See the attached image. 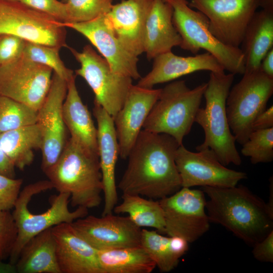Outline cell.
Instances as JSON below:
<instances>
[{
    "label": "cell",
    "instance_id": "9c48e42d",
    "mask_svg": "<svg viewBox=\"0 0 273 273\" xmlns=\"http://www.w3.org/2000/svg\"><path fill=\"white\" fill-rule=\"evenodd\" d=\"M0 34L60 49L68 47L63 22L20 1L0 0Z\"/></svg>",
    "mask_w": 273,
    "mask_h": 273
},
{
    "label": "cell",
    "instance_id": "9a60e30c",
    "mask_svg": "<svg viewBox=\"0 0 273 273\" xmlns=\"http://www.w3.org/2000/svg\"><path fill=\"white\" fill-rule=\"evenodd\" d=\"M67 90V81L54 72L47 95L37 111L36 123L42 138L41 168L43 172L56 163L68 140L63 116Z\"/></svg>",
    "mask_w": 273,
    "mask_h": 273
},
{
    "label": "cell",
    "instance_id": "e0dca14e",
    "mask_svg": "<svg viewBox=\"0 0 273 273\" xmlns=\"http://www.w3.org/2000/svg\"><path fill=\"white\" fill-rule=\"evenodd\" d=\"M64 25L88 40L108 62L113 72L132 79L141 78L138 68V57L129 54L122 46L106 14L89 21L64 23Z\"/></svg>",
    "mask_w": 273,
    "mask_h": 273
},
{
    "label": "cell",
    "instance_id": "8fae6325",
    "mask_svg": "<svg viewBox=\"0 0 273 273\" xmlns=\"http://www.w3.org/2000/svg\"><path fill=\"white\" fill-rule=\"evenodd\" d=\"M205 194L202 190L181 187L174 194L160 199L163 209L165 234L193 243L209 229L206 211Z\"/></svg>",
    "mask_w": 273,
    "mask_h": 273
},
{
    "label": "cell",
    "instance_id": "f35d334b",
    "mask_svg": "<svg viewBox=\"0 0 273 273\" xmlns=\"http://www.w3.org/2000/svg\"><path fill=\"white\" fill-rule=\"evenodd\" d=\"M252 254L259 261L273 262V230L263 240L253 245Z\"/></svg>",
    "mask_w": 273,
    "mask_h": 273
},
{
    "label": "cell",
    "instance_id": "f546056e",
    "mask_svg": "<svg viewBox=\"0 0 273 273\" xmlns=\"http://www.w3.org/2000/svg\"><path fill=\"white\" fill-rule=\"evenodd\" d=\"M122 199V202L113 209L116 214L127 213L140 228H153L160 233L165 234L164 213L159 201L126 193H123Z\"/></svg>",
    "mask_w": 273,
    "mask_h": 273
},
{
    "label": "cell",
    "instance_id": "7a4b0ae2",
    "mask_svg": "<svg viewBox=\"0 0 273 273\" xmlns=\"http://www.w3.org/2000/svg\"><path fill=\"white\" fill-rule=\"evenodd\" d=\"M201 190L208 198L206 211L210 221L221 224L246 243L253 246L273 230V211L247 188Z\"/></svg>",
    "mask_w": 273,
    "mask_h": 273
},
{
    "label": "cell",
    "instance_id": "8d00e7d4",
    "mask_svg": "<svg viewBox=\"0 0 273 273\" xmlns=\"http://www.w3.org/2000/svg\"><path fill=\"white\" fill-rule=\"evenodd\" d=\"M26 40L15 35L0 34V66L22 55Z\"/></svg>",
    "mask_w": 273,
    "mask_h": 273
},
{
    "label": "cell",
    "instance_id": "6da1fadb",
    "mask_svg": "<svg viewBox=\"0 0 273 273\" xmlns=\"http://www.w3.org/2000/svg\"><path fill=\"white\" fill-rule=\"evenodd\" d=\"M179 146L168 134L142 130L118 188L123 193L159 200L178 191L182 187L175 154Z\"/></svg>",
    "mask_w": 273,
    "mask_h": 273
},
{
    "label": "cell",
    "instance_id": "7dc6e473",
    "mask_svg": "<svg viewBox=\"0 0 273 273\" xmlns=\"http://www.w3.org/2000/svg\"><path fill=\"white\" fill-rule=\"evenodd\" d=\"M66 1V0H65V1Z\"/></svg>",
    "mask_w": 273,
    "mask_h": 273
},
{
    "label": "cell",
    "instance_id": "d4e9b609",
    "mask_svg": "<svg viewBox=\"0 0 273 273\" xmlns=\"http://www.w3.org/2000/svg\"><path fill=\"white\" fill-rule=\"evenodd\" d=\"M240 45L244 56V73L258 70L263 57L273 48V12L263 9L255 12Z\"/></svg>",
    "mask_w": 273,
    "mask_h": 273
},
{
    "label": "cell",
    "instance_id": "83f0119b",
    "mask_svg": "<svg viewBox=\"0 0 273 273\" xmlns=\"http://www.w3.org/2000/svg\"><path fill=\"white\" fill-rule=\"evenodd\" d=\"M104 273H151L156 267L142 246L97 250Z\"/></svg>",
    "mask_w": 273,
    "mask_h": 273
},
{
    "label": "cell",
    "instance_id": "ee69618b",
    "mask_svg": "<svg viewBox=\"0 0 273 273\" xmlns=\"http://www.w3.org/2000/svg\"><path fill=\"white\" fill-rule=\"evenodd\" d=\"M258 7L273 12V0H257Z\"/></svg>",
    "mask_w": 273,
    "mask_h": 273
},
{
    "label": "cell",
    "instance_id": "f1b7e54d",
    "mask_svg": "<svg viewBox=\"0 0 273 273\" xmlns=\"http://www.w3.org/2000/svg\"><path fill=\"white\" fill-rule=\"evenodd\" d=\"M141 246L162 272H169L188 250L189 243L177 236L165 237L157 231L142 230Z\"/></svg>",
    "mask_w": 273,
    "mask_h": 273
},
{
    "label": "cell",
    "instance_id": "f6af8a7d",
    "mask_svg": "<svg viewBox=\"0 0 273 273\" xmlns=\"http://www.w3.org/2000/svg\"><path fill=\"white\" fill-rule=\"evenodd\" d=\"M272 180L270 181V194H269V199L267 205L269 208L273 211V187H272Z\"/></svg>",
    "mask_w": 273,
    "mask_h": 273
},
{
    "label": "cell",
    "instance_id": "30bf717a",
    "mask_svg": "<svg viewBox=\"0 0 273 273\" xmlns=\"http://www.w3.org/2000/svg\"><path fill=\"white\" fill-rule=\"evenodd\" d=\"M67 48L80 65L75 71V75L85 80L95 95L94 102L114 118L133 85L132 79L113 72L105 59L89 44L80 52L69 46Z\"/></svg>",
    "mask_w": 273,
    "mask_h": 273
},
{
    "label": "cell",
    "instance_id": "277c9868",
    "mask_svg": "<svg viewBox=\"0 0 273 273\" xmlns=\"http://www.w3.org/2000/svg\"><path fill=\"white\" fill-rule=\"evenodd\" d=\"M234 75L224 72H210L203 95L205 107L199 108L195 119L205 135L203 143L196 148L210 149L225 166L231 163L240 165L242 163L226 112V101Z\"/></svg>",
    "mask_w": 273,
    "mask_h": 273
},
{
    "label": "cell",
    "instance_id": "4dcf8cb0",
    "mask_svg": "<svg viewBox=\"0 0 273 273\" xmlns=\"http://www.w3.org/2000/svg\"><path fill=\"white\" fill-rule=\"evenodd\" d=\"M37 111L0 95V133L36 122Z\"/></svg>",
    "mask_w": 273,
    "mask_h": 273
},
{
    "label": "cell",
    "instance_id": "d6a6232c",
    "mask_svg": "<svg viewBox=\"0 0 273 273\" xmlns=\"http://www.w3.org/2000/svg\"><path fill=\"white\" fill-rule=\"evenodd\" d=\"M242 146L241 153L249 157L252 164L271 162L273 160V127L252 131Z\"/></svg>",
    "mask_w": 273,
    "mask_h": 273
},
{
    "label": "cell",
    "instance_id": "2e32d148",
    "mask_svg": "<svg viewBox=\"0 0 273 273\" xmlns=\"http://www.w3.org/2000/svg\"><path fill=\"white\" fill-rule=\"evenodd\" d=\"M71 224L97 250L141 246L142 229L128 216H120L111 213L98 217L87 215Z\"/></svg>",
    "mask_w": 273,
    "mask_h": 273
},
{
    "label": "cell",
    "instance_id": "1f68e13d",
    "mask_svg": "<svg viewBox=\"0 0 273 273\" xmlns=\"http://www.w3.org/2000/svg\"><path fill=\"white\" fill-rule=\"evenodd\" d=\"M58 47L26 41L22 55L27 59L51 68L53 72L67 81L74 74L65 65Z\"/></svg>",
    "mask_w": 273,
    "mask_h": 273
},
{
    "label": "cell",
    "instance_id": "74e56055",
    "mask_svg": "<svg viewBox=\"0 0 273 273\" xmlns=\"http://www.w3.org/2000/svg\"><path fill=\"white\" fill-rule=\"evenodd\" d=\"M20 2L61 22H68V14L65 3L58 0H20Z\"/></svg>",
    "mask_w": 273,
    "mask_h": 273
},
{
    "label": "cell",
    "instance_id": "44dd1931",
    "mask_svg": "<svg viewBox=\"0 0 273 273\" xmlns=\"http://www.w3.org/2000/svg\"><path fill=\"white\" fill-rule=\"evenodd\" d=\"M153 0H121L106 14L123 48L138 57L144 53V34Z\"/></svg>",
    "mask_w": 273,
    "mask_h": 273
},
{
    "label": "cell",
    "instance_id": "7bdbcfd3",
    "mask_svg": "<svg viewBox=\"0 0 273 273\" xmlns=\"http://www.w3.org/2000/svg\"><path fill=\"white\" fill-rule=\"evenodd\" d=\"M17 272L15 264L11 263L5 262L0 259V273H16Z\"/></svg>",
    "mask_w": 273,
    "mask_h": 273
},
{
    "label": "cell",
    "instance_id": "836d02e7",
    "mask_svg": "<svg viewBox=\"0 0 273 273\" xmlns=\"http://www.w3.org/2000/svg\"><path fill=\"white\" fill-rule=\"evenodd\" d=\"M112 2L113 0H66L67 23L87 22L107 14Z\"/></svg>",
    "mask_w": 273,
    "mask_h": 273
},
{
    "label": "cell",
    "instance_id": "484cf974",
    "mask_svg": "<svg viewBox=\"0 0 273 273\" xmlns=\"http://www.w3.org/2000/svg\"><path fill=\"white\" fill-rule=\"evenodd\" d=\"M15 266L18 273H61L52 228L26 242L21 250Z\"/></svg>",
    "mask_w": 273,
    "mask_h": 273
},
{
    "label": "cell",
    "instance_id": "cb8c5ba5",
    "mask_svg": "<svg viewBox=\"0 0 273 273\" xmlns=\"http://www.w3.org/2000/svg\"><path fill=\"white\" fill-rule=\"evenodd\" d=\"M75 76L74 75L67 81V93L63 105L65 124L71 139L85 150L98 155L97 128L80 97Z\"/></svg>",
    "mask_w": 273,
    "mask_h": 273
},
{
    "label": "cell",
    "instance_id": "5bb4252c",
    "mask_svg": "<svg viewBox=\"0 0 273 273\" xmlns=\"http://www.w3.org/2000/svg\"><path fill=\"white\" fill-rule=\"evenodd\" d=\"M190 7L209 20L211 33L222 43L239 47L258 7L257 0H191Z\"/></svg>",
    "mask_w": 273,
    "mask_h": 273
},
{
    "label": "cell",
    "instance_id": "d6986e66",
    "mask_svg": "<svg viewBox=\"0 0 273 273\" xmlns=\"http://www.w3.org/2000/svg\"><path fill=\"white\" fill-rule=\"evenodd\" d=\"M93 114L97 123L98 150L104 195L102 215H105L112 213L118 201L115 174L119 145L114 118L95 102Z\"/></svg>",
    "mask_w": 273,
    "mask_h": 273
},
{
    "label": "cell",
    "instance_id": "e575fe53",
    "mask_svg": "<svg viewBox=\"0 0 273 273\" xmlns=\"http://www.w3.org/2000/svg\"><path fill=\"white\" fill-rule=\"evenodd\" d=\"M18 234L17 228L10 211H0V259L9 258Z\"/></svg>",
    "mask_w": 273,
    "mask_h": 273
},
{
    "label": "cell",
    "instance_id": "7402d4cb",
    "mask_svg": "<svg viewBox=\"0 0 273 273\" xmlns=\"http://www.w3.org/2000/svg\"><path fill=\"white\" fill-rule=\"evenodd\" d=\"M223 72L224 70L217 59L206 52L193 56L181 57L171 51L160 54L153 59L151 70L141 77L136 84L152 88L158 84L167 82L199 71Z\"/></svg>",
    "mask_w": 273,
    "mask_h": 273
},
{
    "label": "cell",
    "instance_id": "4316f807",
    "mask_svg": "<svg viewBox=\"0 0 273 273\" xmlns=\"http://www.w3.org/2000/svg\"><path fill=\"white\" fill-rule=\"evenodd\" d=\"M0 145L15 167L21 170L34 159V150L41 149L42 138L36 123L0 133Z\"/></svg>",
    "mask_w": 273,
    "mask_h": 273
},
{
    "label": "cell",
    "instance_id": "4fadbf2b",
    "mask_svg": "<svg viewBox=\"0 0 273 273\" xmlns=\"http://www.w3.org/2000/svg\"><path fill=\"white\" fill-rule=\"evenodd\" d=\"M196 149L197 152H192L182 144L176 150L175 161L182 187H232L247 178L246 173L223 165L210 149Z\"/></svg>",
    "mask_w": 273,
    "mask_h": 273
},
{
    "label": "cell",
    "instance_id": "b9f144b4",
    "mask_svg": "<svg viewBox=\"0 0 273 273\" xmlns=\"http://www.w3.org/2000/svg\"><path fill=\"white\" fill-rule=\"evenodd\" d=\"M259 69L268 76L273 78V48L262 59Z\"/></svg>",
    "mask_w": 273,
    "mask_h": 273
},
{
    "label": "cell",
    "instance_id": "d590c367",
    "mask_svg": "<svg viewBox=\"0 0 273 273\" xmlns=\"http://www.w3.org/2000/svg\"><path fill=\"white\" fill-rule=\"evenodd\" d=\"M23 179L0 174V211L14 208L20 192Z\"/></svg>",
    "mask_w": 273,
    "mask_h": 273
},
{
    "label": "cell",
    "instance_id": "5b68a950",
    "mask_svg": "<svg viewBox=\"0 0 273 273\" xmlns=\"http://www.w3.org/2000/svg\"><path fill=\"white\" fill-rule=\"evenodd\" d=\"M207 83L190 89L184 80H176L161 88L144 125V130L168 134L183 144L201 103Z\"/></svg>",
    "mask_w": 273,
    "mask_h": 273
},
{
    "label": "cell",
    "instance_id": "bcb514c9",
    "mask_svg": "<svg viewBox=\"0 0 273 273\" xmlns=\"http://www.w3.org/2000/svg\"><path fill=\"white\" fill-rule=\"evenodd\" d=\"M8 1H20V0H8Z\"/></svg>",
    "mask_w": 273,
    "mask_h": 273
},
{
    "label": "cell",
    "instance_id": "ac0fdd59",
    "mask_svg": "<svg viewBox=\"0 0 273 273\" xmlns=\"http://www.w3.org/2000/svg\"><path fill=\"white\" fill-rule=\"evenodd\" d=\"M161 89L137 85L130 87L122 107L114 117L121 158H127Z\"/></svg>",
    "mask_w": 273,
    "mask_h": 273
},
{
    "label": "cell",
    "instance_id": "7c38bea8",
    "mask_svg": "<svg viewBox=\"0 0 273 273\" xmlns=\"http://www.w3.org/2000/svg\"><path fill=\"white\" fill-rule=\"evenodd\" d=\"M53 70L22 55L0 66V95L37 111L50 89Z\"/></svg>",
    "mask_w": 273,
    "mask_h": 273
},
{
    "label": "cell",
    "instance_id": "8992f818",
    "mask_svg": "<svg viewBox=\"0 0 273 273\" xmlns=\"http://www.w3.org/2000/svg\"><path fill=\"white\" fill-rule=\"evenodd\" d=\"M53 189L49 180H39L26 186L20 192L12 215L18 234L9 257V262L15 264L21 249L26 242L39 233L62 223H72L88 214V209L77 207L71 211L68 207L70 194L59 193L50 198L51 207L41 213H32L28 205L32 197Z\"/></svg>",
    "mask_w": 273,
    "mask_h": 273
},
{
    "label": "cell",
    "instance_id": "52a82bcc",
    "mask_svg": "<svg viewBox=\"0 0 273 273\" xmlns=\"http://www.w3.org/2000/svg\"><path fill=\"white\" fill-rule=\"evenodd\" d=\"M173 8V24L179 34V47L196 55L203 49L212 55L230 73L243 74L244 56L239 47L225 45L210 31L208 19L199 11L192 10L187 0H165Z\"/></svg>",
    "mask_w": 273,
    "mask_h": 273
},
{
    "label": "cell",
    "instance_id": "603a6c76",
    "mask_svg": "<svg viewBox=\"0 0 273 273\" xmlns=\"http://www.w3.org/2000/svg\"><path fill=\"white\" fill-rule=\"evenodd\" d=\"M173 8L165 0H153L144 34V53L149 60L179 47L181 38L172 22Z\"/></svg>",
    "mask_w": 273,
    "mask_h": 273
},
{
    "label": "cell",
    "instance_id": "ba28073f",
    "mask_svg": "<svg viewBox=\"0 0 273 273\" xmlns=\"http://www.w3.org/2000/svg\"><path fill=\"white\" fill-rule=\"evenodd\" d=\"M243 75L242 79L231 88L226 101L230 129L236 142L242 145L252 131L254 120L266 109L273 94V78L259 69Z\"/></svg>",
    "mask_w": 273,
    "mask_h": 273
},
{
    "label": "cell",
    "instance_id": "ab89813d",
    "mask_svg": "<svg viewBox=\"0 0 273 273\" xmlns=\"http://www.w3.org/2000/svg\"><path fill=\"white\" fill-rule=\"evenodd\" d=\"M273 127V107L266 109L259 114L252 125V131Z\"/></svg>",
    "mask_w": 273,
    "mask_h": 273
},
{
    "label": "cell",
    "instance_id": "ffe728a7",
    "mask_svg": "<svg viewBox=\"0 0 273 273\" xmlns=\"http://www.w3.org/2000/svg\"><path fill=\"white\" fill-rule=\"evenodd\" d=\"M52 230L61 273H104L97 250L77 233L71 223H62Z\"/></svg>",
    "mask_w": 273,
    "mask_h": 273
},
{
    "label": "cell",
    "instance_id": "60d3db41",
    "mask_svg": "<svg viewBox=\"0 0 273 273\" xmlns=\"http://www.w3.org/2000/svg\"><path fill=\"white\" fill-rule=\"evenodd\" d=\"M15 167L3 151L0 145V174L15 178Z\"/></svg>",
    "mask_w": 273,
    "mask_h": 273
},
{
    "label": "cell",
    "instance_id": "3957f363",
    "mask_svg": "<svg viewBox=\"0 0 273 273\" xmlns=\"http://www.w3.org/2000/svg\"><path fill=\"white\" fill-rule=\"evenodd\" d=\"M59 193L70 194L73 207L99 206L103 192L99 155L70 138L56 163L44 172Z\"/></svg>",
    "mask_w": 273,
    "mask_h": 273
}]
</instances>
